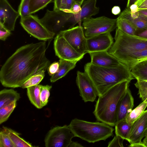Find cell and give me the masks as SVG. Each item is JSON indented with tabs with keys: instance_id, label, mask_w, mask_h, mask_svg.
<instances>
[{
	"instance_id": "6da1fadb",
	"label": "cell",
	"mask_w": 147,
	"mask_h": 147,
	"mask_svg": "<svg viewBox=\"0 0 147 147\" xmlns=\"http://www.w3.org/2000/svg\"><path fill=\"white\" fill-rule=\"evenodd\" d=\"M45 41L31 43L18 49L6 61L0 71V81L6 87H21L31 76L51 64L46 57Z\"/></svg>"
},
{
	"instance_id": "7a4b0ae2",
	"label": "cell",
	"mask_w": 147,
	"mask_h": 147,
	"mask_svg": "<svg viewBox=\"0 0 147 147\" xmlns=\"http://www.w3.org/2000/svg\"><path fill=\"white\" fill-rule=\"evenodd\" d=\"M84 69L96 88L98 96L122 82L127 80L130 82L134 79L129 68L121 62L118 66L111 67H99L89 62L85 65Z\"/></svg>"
},
{
	"instance_id": "3957f363",
	"label": "cell",
	"mask_w": 147,
	"mask_h": 147,
	"mask_svg": "<svg viewBox=\"0 0 147 147\" xmlns=\"http://www.w3.org/2000/svg\"><path fill=\"white\" fill-rule=\"evenodd\" d=\"M130 82L127 80L122 82L98 96L93 112L97 121L112 127L115 126L118 103L126 92Z\"/></svg>"
},
{
	"instance_id": "277c9868",
	"label": "cell",
	"mask_w": 147,
	"mask_h": 147,
	"mask_svg": "<svg viewBox=\"0 0 147 147\" xmlns=\"http://www.w3.org/2000/svg\"><path fill=\"white\" fill-rule=\"evenodd\" d=\"M75 137L89 143L105 140L113 135L114 129L103 122H92L77 118L72 119L68 125Z\"/></svg>"
},
{
	"instance_id": "5b68a950",
	"label": "cell",
	"mask_w": 147,
	"mask_h": 147,
	"mask_svg": "<svg viewBox=\"0 0 147 147\" xmlns=\"http://www.w3.org/2000/svg\"><path fill=\"white\" fill-rule=\"evenodd\" d=\"M115 41L108 51L117 59L129 53L147 49V39L126 34L116 28Z\"/></svg>"
},
{
	"instance_id": "8992f818",
	"label": "cell",
	"mask_w": 147,
	"mask_h": 147,
	"mask_svg": "<svg viewBox=\"0 0 147 147\" xmlns=\"http://www.w3.org/2000/svg\"><path fill=\"white\" fill-rule=\"evenodd\" d=\"M117 19L105 16L85 19L82 22L85 35L86 38L100 34L111 33L117 28Z\"/></svg>"
},
{
	"instance_id": "52a82bcc",
	"label": "cell",
	"mask_w": 147,
	"mask_h": 147,
	"mask_svg": "<svg viewBox=\"0 0 147 147\" xmlns=\"http://www.w3.org/2000/svg\"><path fill=\"white\" fill-rule=\"evenodd\" d=\"M20 24L28 34L40 40L47 41L52 38L55 34L46 28L37 16L32 14L21 17Z\"/></svg>"
},
{
	"instance_id": "ba28073f",
	"label": "cell",
	"mask_w": 147,
	"mask_h": 147,
	"mask_svg": "<svg viewBox=\"0 0 147 147\" xmlns=\"http://www.w3.org/2000/svg\"><path fill=\"white\" fill-rule=\"evenodd\" d=\"M74 137L68 125L57 126L51 129L47 134L45 145L46 147H70Z\"/></svg>"
},
{
	"instance_id": "9c48e42d",
	"label": "cell",
	"mask_w": 147,
	"mask_h": 147,
	"mask_svg": "<svg viewBox=\"0 0 147 147\" xmlns=\"http://www.w3.org/2000/svg\"><path fill=\"white\" fill-rule=\"evenodd\" d=\"M59 33L78 53L84 55L87 53L86 38L82 25L72 27Z\"/></svg>"
},
{
	"instance_id": "30bf717a",
	"label": "cell",
	"mask_w": 147,
	"mask_h": 147,
	"mask_svg": "<svg viewBox=\"0 0 147 147\" xmlns=\"http://www.w3.org/2000/svg\"><path fill=\"white\" fill-rule=\"evenodd\" d=\"M54 47L55 55L60 59L78 61L85 55L76 51L59 33L54 39Z\"/></svg>"
},
{
	"instance_id": "8fae6325",
	"label": "cell",
	"mask_w": 147,
	"mask_h": 147,
	"mask_svg": "<svg viewBox=\"0 0 147 147\" xmlns=\"http://www.w3.org/2000/svg\"><path fill=\"white\" fill-rule=\"evenodd\" d=\"M77 75L76 81L80 96L85 102H94L98 94L92 81L85 72L78 71Z\"/></svg>"
},
{
	"instance_id": "7c38bea8",
	"label": "cell",
	"mask_w": 147,
	"mask_h": 147,
	"mask_svg": "<svg viewBox=\"0 0 147 147\" xmlns=\"http://www.w3.org/2000/svg\"><path fill=\"white\" fill-rule=\"evenodd\" d=\"M113 43V38L110 33L86 38L87 53L108 51Z\"/></svg>"
},
{
	"instance_id": "4fadbf2b",
	"label": "cell",
	"mask_w": 147,
	"mask_h": 147,
	"mask_svg": "<svg viewBox=\"0 0 147 147\" xmlns=\"http://www.w3.org/2000/svg\"><path fill=\"white\" fill-rule=\"evenodd\" d=\"M20 16L7 0H0V24L10 31H13Z\"/></svg>"
},
{
	"instance_id": "5bb4252c",
	"label": "cell",
	"mask_w": 147,
	"mask_h": 147,
	"mask_svg": "<svg viewBox=\"0 0 147 147\" xmlns=\"http://www.w3.org/2000/svg\"><path fill=\"white\" fill-rule=\"evenodd\" d=\"M97 0H84L81 5V10L78 13H71L69 22L74 25L78 23L81 25V23L85 19L89 18L98 13L99 7L96 5Z\"/></svg>"
},
{
	"instance_id": "9a60e30c",
	"label": "cell",
	"mask_w": 147,
	"mask_h": 147,
	"mask_svg": "<svg viewBox=\"0 0 147 147\" xmlns=\"http://www.w3.org/2000/svg\"><path fill=\"white\" fill-rule=\"evenodd\" d=\"M147 110L132 124L129 142L130 144L142 143V139L146 135Z\"/></svg>"
},
{
	"instance_id": "2e32d148",
	"label": "cell",
	"mask_w": 147,
	"mask_h": 147,
	"mask_svg": "<svg viewBox=\"0 0 147 147\" xmlns=\"http://www.w3.org/2000/svg\"><path fill=\"white\" fill-rule=\"evenodd\" d=\"M90 63L99 67H116L121 63L117 59L110 54L108 51L89 53Z\"/></svg>"
},
{
	"instance_id": "e0dca14e",
	"label": "cell",
	"mask_w": 147,
	"mask_h": 147,
	"mask_svg": "<svg viewBox=\"0 0 147 147\" xmlns=\"http://www.w3.org/2000/svg\"><path fill=\"white\" fill-rule=\"evenodd\" d=\"M134 106V98L129 87L118 103L117 110V123L126 119Z\"/></svg>"
},
{
	"instance_id": "ac0fdd59",
	"label": "cell",
	"mask_w": 147,
	"mask_h": 147,
	"mask_svg": "<svg viewBox=\"0 0 147 147\" xmlns=\"http://www.w3.org/2000/svg\"><path fill=\"white\" fill-rule=\"evenodd\" d=\"M118 17L126 20L132 24L137 30V33L147 30V16L138 11L131 13L129 8H126Z\"/></svg>"
},
{
	"instance_id": "d6986e66",
	"label": "cell",
	"mask_w": 147,
	"mask_h": 147,
	"mask_svg": "<svg viewBox=\"0 0 147 147\" xmlns=\"http://www.w3.org/2000/svg\"><path fill=\"white\" fill-rule=\"evenodd\" d=\"M117 59L126 65L130 70L136 63L147 60V49L124 55L119 57Z\"/></svg>"
},
{
	"instance_id": "ffe728a7",
	"label": "cell",
	"mask_w": 147,
	"mask_h": 147,
	"mask_svg": "<svg viewBox=\"0 0 147 147\" xmlns=\"http://www.w3.org/2000/svg\"><path fill=\"white\" fill-rule=\"evenodd\" d=\"M78 61H70L60 59L59 66L57 72L51 76L50 80L54 82L65 76L76 66Z\"/></svg>"
},
{
	"instance_id": "44dd1931",
	"label": "cell",
	"mask_w": 147,
	"mask_h": 147,
	"mask_svg": "<svg viewBox=\"0 0 147 147\" xmlns=\"http://www.w3.org/2000/svg\"><path fill=\"white\" fill-rule=\"evenodd\" d=\"M20 98V94L12 89H4L0 92V108L16 101Z\"/></svg>"
},
{
	"instance_id": "7402d4cb",
	"label": "cell",
	"mask_w": 147,
	"mask_h": 147,
	"mask_svg": "<svg viewBox=\"0 0 147 147\" xmlns=\"http://www.w3.org/2000/svg\"><path fill=\"white\" fill-rule=\"evenodd\" d=\"M130 71L132 76L137 80L147 82V60L136 63Z\"/></svg>"
},
{
	"instance_id": "603a6c76",
	"label": "cell",
	"mask_w": 147,
	"mask_h": 147,
	"mask_svg": "<svg viewBox=\"0 0 147 147\" xmlns=\"http://www.w3.org/2000/svg\"><path fill=\"white\" fill-rule=\"evenodd\" d=\"M42 85L38 84L27 88V95L31 102L36 108L42 107L40 100Z\"/></svg>"
},
{
	"instance_id": "cb8c5ba5",
	"label": "cell",
	"mask_w": 147,
	"mask_h": 147,
	"mask_svg": "<svg viewBox=\"0 0 147 147\" xmlns=\"http://www.w3.org/2000/svg\"><path fill=\"white\" fill-rule=\"evenodd\" d=\"M132 125L128 123L126 119L117 122L115 126L116 135L129 142Z\"/></svg>"
},
{
	"instance_id": "d4e9b609",
	"label": "cell",
	"mask_w": 147,
	"mask_h": 147,
	"mask_svg": "<svg viewBox=\"0 0 147 147\" xmlns=\"http://www.w3.org/2000/svg\"><path fill=\"white\" fill-rule=\"evenodd\" d=\"M3 129L6 132L14 144L15 147H34L29 142H26L20 137L19 133L12 129L3 127Z\"/></svg>"
},
{
	"instance_id": "484cf974",
	"label": "cell",
	"mask_w": 147,
	"mask_h": 147,
	"mask_svg": "<svg viewBox=\"0 0 147 147\" xmlns=\"http://www.w3.org/2000/svg\"><path fill=\"white\" fill-rule=\"evenodd\" d=\"M117 27L128 35L135 36L137 33L136 28L132 24L126 20L119 17L117 18Z\"/></svg>"
},
{
	"instance_id": "4316f807",
	"label": "cell",
	"mask_w": 147,
	"mask_h": 147,
	"mask_svg": "<svg viewBox=\"0 0 147 147\" xmlns=\"http://www.w3.org/2000/svg\"><path fill=\"white\" fill-rule=\"evenodd\" d=\"M147 107V101L144 100L132 110L127 117L126 120L131 125L138 119L142 114Z\"/></svg>"
},
{
	"instance_id": "83f0119b",
	"label": "cell",
	"mask_w": 147,
	"mask_h": 147,
	"mask_svg": "<svg viewBox=\"0 0 147 147\" xmlns=\"http://www.w3.org/2000/svg\"><path fill=\"white\" fill-rule=\"evenodd\" d=\"M74 2V0H54L53 10L71 13V7Z\"/></svg>"
},
{
	"instance_id": "f1b7e54d",
	"label": "cell",
	"mask_w": 147,
	"mask_h": 147,
	"mask_svg": "<svg viewBox=\"0 0 147 147\" xmlns=\"http://www.w3.org/2000/svg\"><path fill=\"white\" fill-rule=\"evenodd\" d=\"M45 70H42L34 75L22 84L21 88H27L29 87L38 84L44 78Z\"/></svg>"
},
{
	"instance_id": "f546056e",
	"label": "cell",
	"mask_w": 147,
	"mask_h": 147,
	"mask_svg": "<svg viewBox=\"0 0 147 147\" xmlns=\"http://www.w3.org/2000/svg\"><path fill=\"white\" fill-rule=\"evenodd\" d=\"M16 106L14 101L7 106L0 108V124L6 121Z\"/></svg>"
},
{
	"instance_id": "4dcf8cb0",
	"label": "cell",
	"mask_w": 147,
	"mask_h": 147,
	"mask_svg": "<svg viewBox=\"0 0 147 147\" xmlns=\"http://www.w3.org/2000/svg\"><path fill=\"white\" fill-rule=\"evenodd\" d=\"M53 0H30V11L31 14L43 9Z\"/></svg>"
},
{
	"instance_id": "1f68e13d",
	"label": "cell",
	"mask_w": 147,
	"mask_h": 147,
	"mask_svg": "<svg viewBox=\"0 0 147 147\" xmlns=\"http://www.w3.org/2000/svg\"><path fill=\"white\" fill-rule=\"evenodd\" d=\"M136 88L138 89V94L143 101H147V82L137 80L134 84Z\"/></svg>"
},
{
	"instance_id": "d6a6232c",
	"label": "cell",
	"mask_w": 147,
	"mask_h": 147,
	"mask_svg": "<svg viewBox=\"0 0 147 147\" xmlns=\"http://www.w3.org/2000/svg\"><path fill=\"white\" fill-rule=\"evenodd\" d=\"M30 0H21L18 11L21 17L31 14L30 11Z\"/></svg>"
},
{
	"instance_id": "836d02e7",
	"label": "cell",
	"mask_w": 147,
	"mask_h": 147,
	"mask_svg": "<svg viewBox=\"0 0 147 147\" xmlns=\"http://www.w3.org/2000/svg\"><path fill=\"white\" fill-rule=\"evenodd\" d=\"M51 88V86L42 85L40 97L42 107L46 106L48 102V99L50 95V91Z\"/></svg>"
},
{
	"instance_id": "e575fe53",
	"label": "cell",
	"mask_w": 147,
	"mask_h": 147,
	"mask_svg": "<svg viewBox=\"0 0 147 147\" xmlns=\"http://www.w3.org/2000/svg\"><path fill=\"white\" fill-rule=\"evenodd\" d=\"M0 147H15L8 135L3 129L0 132Z\"/></svg>"
},
{
	"instance_id": "d590c367",
	"label": "cell",
	"mask_w": 147,
	"mask_h": 147,
	"mask_svg": "<svg viewBox=\"0 0 147 147\" xmlns=\"http://www.w3.org/2000/svg\"><path fill=\"white\" fill-rule=\"evenodd\" d=\"M124 140L120 137L115 135L113 139L108 143V147H124L123 142Z\"/></svg>"
},
{
	"instance_id": "8d00e7d4",
	"label": "cell",
	"mask_w": 147,
	"mask_h": 147,
	"mask_svg": "<svg viewBox=\"0 0 147 147\" xmlns=\"http://www.w3.org/2000/svg\"><path fill=\"white\" fill-rule=\"evenodd\" d=\"M59 62H55L50 64L47 68L48 73L49 75L52 76L56 73L59 69Z\"/></svg>"
},
{
	"instance_id": "74e56055",
	"label": "cell",
	"mask_w": 147,
	"mask_h": 147,
	"mask_svg": "<svg viewBox=\"0 0 147 147\" xmlns=\"http://www.w3.org/2000/svg\"><path fill=\"white\" fill-rule=\"evenodd\" d=\"M11 31L0 24V39L5 41L11 34Z\"/></svg>"
},
{
	"instance_id": "f35d334b",
	"label": "cell",
	"mask_w": 147,
	"mask_h": 147,
	"mask_svg": "<svg viewBox=\"0 0 147 147\" xmlns=\"http://www.w3.org/2000/svg\"><path fill=\"white\" fill-rule=\"evenodd\" d=\"M135 3L138 6V10L147 9V0H138Z\"/></svg>"
},
{
	"instance_id": "ab89813d",
	"label": "cell",
	"mask_w": 147,
	"mask_h": 147,
	"mask_svg": "<svg viewBox=\"0 0 147 147\" xmlns=\"http://www.w3.org/2000/svg\"><path fill=\"white\" fill-rule=\"evenodd\" d=\"M81 10V6L79 3L74 2L71 9V13L75 14L78 13Z\"/></svg>"
},
{
	"instance_id": "60d3db41",
	"label": "cell",
	"mask_w": 147,
	"mask_h": 147,
	"mask_svg": "<svg viewBox=\"0 0 147 147\" xmlns=\"http://www.w3.org/2000/svg\"><path fill=\"white\" fill-rule=\"evenodd\" d=\"M131 13H134L137 12L138 11V7L135 3L131 5L129 8Z\"/></svg>"
},
{
	"instance_id": "b9f144b4",
	"label": "cell",
	"mask_w": 147,
	"mask_h": 147,
	"mask_svg": "<svg viewBox=\"0 0 147 147\" xmlns=\"http://www.w3.org/2000/svg\"><path fill=\"white\" fill-rule=\"evenodd\" d=\"M121 12V9L120 7L118 6H114L111 9L112 13L115 15L119 14Z\"/></svg>"
},
{
	"instance_id": "7bdbcfd3",
	"label": "cell",
	"mask_w": 147,
	"mask_h": 147,
	"mask_svg": "<svg viewBox=\"0 0 147 147\" xmlns=\"http://www.w3.org/2000/svg\"><path fill=\"white\" fill-rule=\"evenodd\" d=\"M136 36L147 39V30L137 33Z\"/></svg>"
},
{
	"instance_id": "ee69618b",
	"label": "cell",
	"mask_w": 147,
	"mask_h": 147,
	"mask_svg": "<svg viewBox=\"0 0 147 147\" xmlns=\"http://www.w3.org/2000/svg\"><path fill=\"white\" fill-rule=\"evenodd\" d=\"M128 146L129 147H146L142 142V143L130 144Z\"/></svg>"
},
{
	"instance_id": "f6af8a7d",
	"label": "cell",
	"mask_w": 147,
	"mask_h": 147,
	"mask_svg": "<svg viewBox=\"0 0 147 147\" xmlns=\"http://www.w3.org/2000/svg\"><path fill=\"white\" fill-rule=\"evenodd\" d=\"M83 147L81 144L77 142L72 141L70 147Z\"/></svg>"
},
{
	"instance_id": "bcb514c9",
	"label": "cell",
	"mask_w": 147,
	"mask_h": 147,
	"mask_svg": "<svg viewBox=\"0 0 147 147\" xmlns=\"http://www.w3.org/2000/svg\"><path fill=\"white\" fill-rule=\"evenodd\" d=\"M138 0H127L126 8H129L130 6L134 4Z\"/></svg>"
},
{
	"instance_id": "7dc6e473",
	"label": "cell",
	"mask_w": 147,
	"mask_h": 147,
	"mask_svg": "<svg viewBox=\"0 0 147 147\" xmlns=\"http://www.w3.org/2000/svg\"><path fill=\"white\" fill-rule=\"evenodd\" d=\"M138 11L140 13L147 16V9L139 10Z\"/></svg>"
},
{
	"instance_id": "c3c4849f",
	"label": "cell",
	"mask_w": 147,
	"mask_h": 147,
	"mask_svg": "<svg viewBox=\"0 0 147 147\" xmlns=\"http://www.w3.org/2000/svg\"><path fill=\"white\" fill-rule=\"evenodd\" d=\"M146 147H147V136L145 137L142 142Z\"/></svg>"
},
{
	"instance_id": "681fc988",
	"label": "cell",
	"mask_w": 147,
	"mask_h": 147,
	"mask_svg": "<svg viewBox=\"0 0 147 147\" xmlns=\"http://www.w3.org/2000/svg\"><path fill=\"white\" fill-rule=\"evenodd\" d=\"M84 0H74L75 2L80 4L81 6Z\"/></svg>"
},
{
	"instance_id": "f907efd6",
	"label": "cell",
	"mask_w": 147,
	"mask_h": 147,
	"mask_svg": "<svg viewBox=\"0 0 147 147\" xmlns=\"http://www.w3.org/2000/svg\"><path fill=\"white\" fill-rule=\"evenodd\" d=\"M147 135V133H146V136Z\"/></svg>"
},
{
	"instance_id": "816d5d0a",
	"label": "cell",
	"mask_w": 147,
	"mask_h": 147,
	"mask_svg": "<svg viewBox=\"0 0 147 147\" xmlns=\"http://www.w3.org/2000/svg\"><path fill=\"white\" fill-rule=\"evenodd\" d=\"M146 136H147V135H146Z\"/></svg>"
}]
</instances>
